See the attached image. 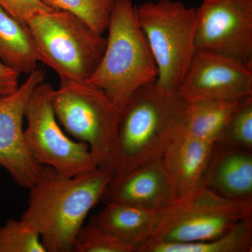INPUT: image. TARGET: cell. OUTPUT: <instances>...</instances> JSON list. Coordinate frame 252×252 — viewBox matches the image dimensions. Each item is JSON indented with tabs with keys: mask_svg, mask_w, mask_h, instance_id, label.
Instances as JSON below:
<instances>
[{
	"mask_svg": "<svg viewBox=\"0 0 252 252\" xmlns=\"http://www.w3.org/2000/svg\"><path fill=\"white\" fill-rule=\"evenodd\" d=\"M188 102L156 82L141 88L121 112L115 149L107 168L126 173L162 160L185 126Z\"/></svg>",
	"mask_w": 252,
	"mask_h": 252,
	"instance_id": "2",
	"label": "cell"
},
{
	"mask_svg": "<svg viewBox=\"0 0 252 252\" xmlns=\"http://www.w3.org/2000/svg\"><path fill=\"white\" fill-rule=\"evenodd\" d=\"M248 99L241 101L203 99L187 102L182 132L216 144L220 142L235 113Z\"/></svg>",
	"mask_w": 252,
	"mask_h": 252,
	"instance_id": "16",
	"label": "cell"
},
{
	"mask_svg": "<svg viewBox=\"0 0 252 252\" xmlns=\"http://www.w3.org/2000/svg\"><path fill=\"white\" fill-rule=\"evenodd\" d=\"M112 177L106 167L68 177L41 165L21 219L39 232L47 252H71L76 235L101 201Z\"/></svg>",
	"mask_w": 252,
	"mask_h": 252,
	"instance_id": "1",
	"label": "cell"
},
{
	"mask_svg": "<svg viewBox=\"0 0 252 252\" xmlns=\"http://www.w3.org/2000/svg\"><path fill=\"white\" fill-rule=\"evenodd\" d=\"M163 210L151 211L124 204L107 203L90 221L135 252L153 234Z\"/></svg>",
	"mask_w": 252,
	"mask_h": 252,
	"instance_id": "15",
	"label": "cell"
},
{
	"mask_svg": "<svg viewBox=\"0 0 252 252\" xmlns=\"http://www.w3.org/2000/svg\"><path fill=\"white\" fill-rule=\"evenodd\" d=\"M0 61L29 75L39 62L28 26L0 6Z\"/></svg>",
	"mask_w": 252,
	"mask_h": 252,
	"instance_id": "17",
	"label": "cell"
},
{
	"mask_svg": "<svg viewBox=\"0 0 252 252\" xmlns=\"http://www.w3.org/2000/svg\"><path fill=\"white\" fill-rule=\"evenodd\" d=\"M118 0H42L55 10L67 11L77 16L100 34L107 31L113 9Z\"/></svg>",
	"mask_w": 252,
	"mask_h": 252,
	"instance_id": "19",
	"label": "cell"
},
{
	"mask_svg": "<svg viewBox=\"0 0 252 252\" xmlns=\"http://www.w3.org/2000/svg\"><path fill=\"white\" fill-rule=\"evenodd\" d=\"M177 94L187 102L252 97V64L196 50Z\"/></svg>",
	"mask_w": 252,
	"mask_h": 252,
	"instance_id": "11",
	"label": "cell"
},
{
	"mask_svg": "<svg viewBox=\"0 0 252 252\" xmlns=\"http://www.w3.org/2000/svg\"><path fill=\"white\" fill-rule=\"evenodd\" d=\"M136 252H252V217H248L219 238L189 243H147Z\"/></svg>",
	"mask_w": 252,
	"mask_h": 252,
	"instance_id": "18",
	"label": "cell"
},
{
	"mask_svg": "<svg viewBox=\"0 0 252 252\" xmlns=\"http://www.w3.org/2000/svg\"><path fill=\"white\" fill-rule=\"evenodd\" d=\"M0 252H47L36 228L11 219L0 227Z\"/></svg>",
	"mask_w": 252,
	"mask_h": 252,
	"instance_id": "20",
	"label": "cell"
},
{
	"mask_svg": "<svg viewBox=\"0 0 252 252\" xmlns=\"http://www.w3.org/2000/svg\"><path fill=\"white\" fill-rule=\"evenodd\" d=\"M177 191L162 160L112 175L101 201L161 211L175 203Z\"/></svg>",
	"mask_w": 252,
	"mask_h": 252,
	"instance_id": "12",
	"label": "cell"
},
{
	"mask_svg": "<svg viewBox=\"0 0 252 252\" xmlns=\"http://www.w3.org/2000/svg\"><path fill=\"white\" fill-rule=\"evenodd\" d=\"M228 147L252 149V97L244 102L235 113L220 142Z\"/></svg>",
	"mask_w": 252,
	"mask_h": 252,
	"instance_id": "22",
	"label": "cell"
},
{
	"mask_svg": "<svg viewBox=\"0 0 252 252\" xmlns=\"http://www.w3.org/2000/svg\"><path fill=\"white\" fill-rule=\"evenodd\" d=\"M137 18L158 70L156 84L177 91L196 51L198 10L177 0L147 1Z\"/></svg>",
	"mask_w": 252,
	"mask_h": 252,
	"instance_id": "4",
	"label": "cell"
},
{
	"mask_svg": "<svg viewBox=\"0 0 252 252\" xmlns=\"http://www.w3.org/2000/svg\"><path fill=\"white\" fill-rule=\"evenodd\" d=\"M250 217L252 199L225 198L203 185L165 209L153 234L141 245L207 241Z\"/></svg>",
	"mask_w": 252,
	"mask_h": 252,
	"instance_id": "7",
	"label": "cell"
},
{
	"mask_svg": "<svg viewBox=\"0 0 252 252\" xmlns=\"http://www.w3.org/2000/svg\"><path fill=\"white\" fill-rule=\"evenodd\" d=\"M39 62L54 69L61 81L88 80L102 59L103 34L67 11L51 10L28 23Z\"/></svg>",
	"mask_w": 252,
	"mask_h": 252,
	"instance_id": "5",
	"label": "cell"
},
{
	"mask_svg": "<svg viewBox=\"0 0 252 252\" xmlns=\"http://www.w3.org/2000/svg\"><path fill=\"white\" fill-rule=\"evenodd\" d=\"M215 144L181 132L167 149L162 161L171 177L177 199L203 185Z\"/></svg>",
	"mask_w": 252,
	"mask_h": 252,
	"instance_id": "13",
	"label": "cell"
},
{
	"mask_svg": "<svg viewBox=\"0 0 252 252\" xmlns=\"http://www.w3.org/2000/svg\"><path fill=\"white\" fill-rule=\"evenodd\" d=\"M203 185L225 198L252 199V150L215 144Z\"/></svg>",
	"mask_w": 252,
	"mask_h": 252,
	"instance_id": "14",
	"label": "cell"
},
{
	"mask_svg": "<svg viewBox=\"0 0 252 252\" xmlns=\"http://www.w3.org/2000/svg\"><path fill=\"white\" fill-rule=\"evenodd\" d=\"M45 77V69L37 67L14 92L0 94V167L25 189L35 182L41 165L28 150L23 122L31 94Z\"/></svg>",
	"mask_w": 252,
	"mask_h": 252,
	"instance_id": "10",
	"label": "cell"
},
{
	"mask_svg": "<svg viewBox=\"0 0 252 252\" xmlns=\"http://www.w3.org/2000/svg\"><path fill=\"white\" fill-rule=\"evenodd\" d=\"M197 10V50L252 64V0H207Z\"/></svg>",
	"mask_w": 252,
	"mask_h": 252,
	"instance_id": "9",
	"label": "cell"
},
{
	"mask_svg": "<svg viewBox=\"0 0 252 252\" xmlns=\"http://www.w3.org/2000/svg\"><path fill=\"white\" fill-rule=\"evenodd\" d=\"M21 73L0 61V94L14 92L19 86Z\"/></svg>",
	"mask_w": 252,
	"mask_h": 252,
	"instance_id": "24",
	"label": "cell"
},
{
	"mask_svg": "<svg viewBox=\"0 0 252 252\" xmlns=\"http://www.w3.org/2000/svg\"><path fill=\"white\" fill-rule=\"evenodd\" d=\"M54 88L42 82L31 94L26 108L24 128L26 145L34 160L68 177L99 167L89 146L74 140L63 130L53 108Z\"/></svg>",
	"mask_w": 252,
	"mask_h": 252,
	"instance_id": "8",
	"label": "cell"
},
{
	"mask_svg": "<svg viewBox=\"0 0 252 252\" xmlns=\"http://www.w3.org/2000/svg\"><path fill=\"white\" fill-rule=\"evenodd\" d=\"M107 31L102 59L86 81L104 91L122 112L135 92L157 81V67L132 0H118Z\"/></svg>",
	"mask_w": 252,
	"mask_h": 252,
	"instance_id": "3",
	"label": "cell"
},
{
	"mask_svg": "<svg viewBox=\"0 0 252 252\" xmlns=\"http://www.w3.org/2000/svg\"><path fill=\"white\" fill-rule=\"evenodd\" d=\"M51 102L64 131L87 144L99 167L107 168L117 144L121 114L112 99L86 81H61Z\"/></svg>",
	"mask_w": 252,
	"mask_h": 252,
	"instance_id": "6",
	"label": "cell"
},
{
	"mask_svg": "<svg viewBox=\"0 0 252 252\" xmlns=\"http://www.w3.org/2000/svg\"><path fill=\"white\" fill-rule=\"evenodd\" d=\"M202 1H207V0H202Z\"/></svg>",
	"mask_w": 252,
	"mask_h": 252,
	"instance_id": "25",
	"label": "cell"
},
{
	"mask_svg": "<svg viewBox=\"0 0 252 252\" xmlns=\"http://www.w3.org/2000/svg\"><path fill=\"white\" fill-rule=\"evenodd\" d=\"M72 252H134V250L90 221L78 232Z\"/></svg>",
	"mask_w": 252,
	"mask_h": 252,
	"instance_id": "21",
	"label": "cell"
},
{
	"mask_svg": "<svg viewBox=\"0 0 252 252\" xmlns=\"http://www.w3.org/2000/svg\"><path fill=\"white\" fill-rule=\"evenodd\" d=\"M0 6L26 26L34 16L54 10L42 0H0Z\"/></svg>",
	"mask_w": 252,
	"mask_h": 252,
	"instance_id": "23",
	"label": "cell"
}]
</instances>
